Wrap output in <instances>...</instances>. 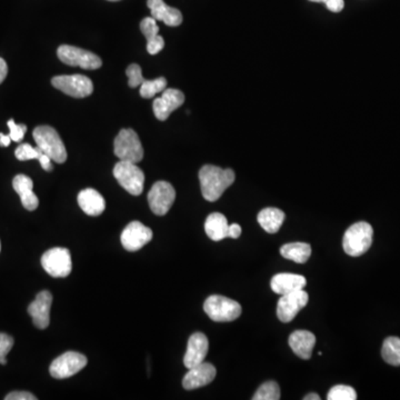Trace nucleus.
Segmentation results:
<instances>
[{
  "label": "nucleus",
  "instance_id": "15",
  "mask_svg": "<svg viewBox=\"0 0 400 400\" xmlns=\"http://www.w3.org/2000/svg\"><path fill=\"white\" fill-rule=\"evenodd\" d=\"M53 305V295L48 290L40 291L36 299L28 307V313L37 328L46 329L51 322V308Z\"/></svg>",
  "mask_w": 400,
  "mask_h": 400
},
{
  "label": "nucleus",
  "instance_id": "31",
  "mask_svg": "<svg viewBox=\"0 0 400 400\" xmlns=\"http://www.w3.org/2000/svg\"><path fill=\"white\" fill-rule=\"evenodd\" d=\"M42 154V150L40 147H33L29 144H21V145L18 146L17 149L15 151L16 158L20 162L38 159Z\"/></svg>",
  "mask_w": 400,
  "mask_h": 400
},
{
  "label": "nucleus",
  "instance_id": "12",
  "mask_svg": "<svg viewBox=\"0 0 400 400\" xmlns=\"http://www.w3.org/2000/svg\"><path fill=\"white\" fill-rule=\"evenodd\" d=\"M153 239V230L140 221H132L121 234V244L128 252H138Z\"/></svg>",
  "mask_w": 400,
  "mask_h": 400
},
{
  "label": "nucleus",
  "instance_id": "17",
  "mask_svg": "<svg viewBox=\"0 0 400 400\" xmlns=\"http://www.w3.org/2000/svg\"><path fill=\"white\" fill-rule=\"evenodd\" d=\"M208 349H209V342L204 333H196L191 335L188 340L187 351L184 357V365L186 368L189 369L204 363Z\"/></svg>",
  "mask_w": 400,
  "mask_h": 400
},
{
  "label": "nucleus",
  "instance_id": "2",
  "mask_svg": "<svg viewBox=\"0 0 400 400\" xmlns=\"http://www.w3.org/2000/svg\"><path fill=\"white\" fill-rule=\"evenodd\" d=\"M374 230L366 221H359L348 228L345 232L342 246L347 255L358 257L368 252L372 244Z\"/></svg>",
  "mask_w": 400,
  "mask_h": 400
},
{
  "label": "nucleus",
  "instance_id": "13",
  "mask_svg": "<svg viewBox=\"0 0 400 400\" xmlns=\"http://www.w3.org/2000/svg\"><path fill=\"white\" fill-rule=\"evenodd\" d=\"M308 300L309 296L304 289L291 294L283 295L277 305V316L280 322H290L294 320L297 313L306 307Z\"/></svg>",
  "mask_w": 400,
  "mask_h": 400
},
{
  "label": "nucleus",
  "instance_id": "34",
  "mask_svg": "<svg viewBox=\"0 0 400 400\" xmlns=\"http://www.w3.org/2000/svg\"><path fill=\"white\" fill-rule=\"evenodd\" d=\"M8 128L10 130L9 132V136L12 138V141L15 143H20L21 140L24 139L25 137L26 132H27V126L24 125V123H15L14 119H10L8 121Z\"/></svg>",
  "mask_w": 400,
  "mask_h": 400
},
{
  "label": "nucleus",
  "instance_id": "21",
  "mask_svg": "<svg viewBox=\"0 0 400 400\" xmlns=\"http://www.w3.org/2000/svg\"><path fill=\"white\" fill-rule=\"evenodd\" d=\"M288 342L293 351L299 358L308 360L313 355V349L316 344V337L311 331H296L291 333Z\"/></svg>",
  "mask_w": 400,
  "mask_h": 400
},
{
  "label": "nucleus",
  "instance_id": "29",
  "mask_svg": "<svg viewBox=\"0 0 400 400\" xmlns=\"http://www.w3.org/2000/svg\"><path fill=\"white\" fill-rule=\"evenodd\" d=\"M280 388L276 381H267L258 388L252 400H279Z\"/></svg>",
  "mask_w": 400,
  "mask_h": 400
},
{
  "label": "nucleus",
  "instance_id": "10",
  "mask_svg": "<svg viewBox=\"0 0 400 400\" xmlns=\"http://www.w3.org/2000/svg\"><path fill=\"white\" fill-rule=\"evenodd\" d=\"M87 363V357L82 354L67 351L51 363L49 372L56 379H66L84 369Z\"/></svg>",
  "mask_w": 400,
  "mask_h": 400
},
{
  "label": "nucleus",
  "instance_id": "41",
  "mask_svg": "<svg viewBox=\"0 0 400 400\" xmlns=\"http://www.w3.org/2000/svg\"><path fill=\"white\" fill-rule=\"evenodd\" d=\"M305 400H320V397H319L318 394H308L307 396L304 397Z\"/></svg>",
  "mask_w": 400,
  "mask_h": 400
},
{
  "label": "nucleus",
  "instance_id": "42",
  "mask_svg": "<svg viewBox=\"0 0 400 400\" xmlns=\"http://www.w3.org/2000/svg\"><path fill=\"white\" fill-rule=\"evenodd\" d=\"M309 1H313V3H326L327 0H309Z\"/></svg>",
  "mask_w": 400,
  "mask_h": 400
},
{
  "label": "nucleus",
  "instance_id": "30",
  "mask_svg": "<svg viewBox=\"0 0 400 400\" xmlns=\"http://www.w3.org/2000/svg\"><path fill=\"white\" fill-rule=\"evenodd\" d=\"M328 400H356L357 392L353 387L337 385L329 390L327 396Z\"/></svg>",
  "mask_w": 400,
  "mask_h": 400
},
{
  "label": "nucleus",
  "instance_id": "7",
  "mask_svg": "<svg viewBox=\"0 0 400 400\" xmlns=\"http://www.w3.org/2000/svg\"><path fill=\"white\" fill-rule=\"evenodd\" d=\"M57 56L64 64L73 67H80L82 69H99L103 64L101 59L96 53L75 46H60L57 51Z\"/></svg>",
  "mask_w": 400,
  "mask_h": 400
},
{
  "label": "nucleus",
  "instance_id": "8",
  "mask_svg": "<svg viewBox=\"0 0 400 400\" xmlns=\"http://www.w3.org/2000/svg\"><path fill=\"white\" fill-rule=\"evenodd\" d=\"M42 265L53 278H64L71 272V255L67 248L56 247L46 252L42 257Z\"/></svg>",
  "mask_w": 400,
  "mask_h": 400
},
{
  "label": "nucleus",
  "instance_id": "3",
  "mask_svg": "<svg viewBox=\"0 0 400 400\" xmlns=\"http://www.w3.org/2000/svg\"><path fill=\"white\" fill-rule=\"evenodd\" d=\"M33 136L37 147H40L44 154L51 157L53 162L64 164L67 160V150L56 129L51 126H38L35 128Z\"/></svg>",
  "mask_w": 400,
  "mask_h": 400
},
{
  "label": "nucleus",
  "instance_id": "20",
  "mask_svg": "<svg viewBox=\"0 0 400 400\" xmlns=\"http://www.w3.org/2000/svg\"><path fill=\"white\" fill-rule=\"evenodd\" d=\"M12 187L15 191L20 196V200L23 204L24 207L29 211L36 210L40 205L38 197L35 195L33 191L34 188V182L26 175H17L12 180Z\"/></svg>",
  "mask_w": 400,
  "mask_h": 400
},
{
  "label": "nucleus",
  "instance_id": "4",
  "mask_svg": "<svg viewBox=\"0 0 400 400\" xmlns=\"http://www.w3.org/2000/svg\"><path fill=\"white\" fill-rule=\"evenodd\" d=\"M204 311L214 322H234L241 315V306L236 300L214 295L205 302Z\"/></svg>",
  "mask_w": 400,
  "mask_h": 400
},
{
  "label": "nucleus",
  "instance_id": "25",
  "mask_svg": "<svg viewBox=\"0 0 400 400\" xmlns=\"http://www.w3.org/2000/svg\"><path fill=\"white\" fill-rule=\"evenodd\" d=\"M285 218V213L278 208H265L257 216L258 223L268 234L278 232L280 227L283 226Z\"/></svg>",
  "mask_w": 400,
  "mask_h": 400
},
{
  "label": "nucleus",
  "instance_id": "26",
  "mask_svg": "<svg viewBox=\"0 0 400 400\" xmlns=\"http://www.w3.org/2000/svg\"><path fill=\"white\" fill-rule=\"evenodd\" d=\"M280 254L286 259L297 263H305L311 255V245L306 243H291L280 248Z\"/></svg>",
  "mask_w": 400,
  "mask_h": 400
},
{
  "label": "nucleus",
  "instance_id": "40",
  "mask_svg": "<svg viewBox=\"0 0 400 400\" xmlns=\"http://www.w3.org/2000/svg\"><path fill=\"white\" fill-rule=\"evenodd\" d=\"M10 141H12V138H10L9 134L0 132V146H1V147H8V146L10 145Z\"/></svg>",
  "mask_w": 400,
  "mask_h": 400
},
{
  "label": "nucleus",
  "instance_id": "18",
  "mask_svg": "<svg viewBox=\"0 0 400 400\" xmlns=\"http://www.w3.org/2000/svg\"><path fill=\"white\" fill-rule=\"evenodd\" d=\"M147 6L150 9L151 17L157 21H163L169 27L182 25V15L180 10L166 5L164 0H147Z\"/></svg>",
  "mask_w": 400,
  "mask_h": 400
},
{
  "label": "nucleus",
  "instance_id": "37",
  "mask_svg": "<svg viewBox=\"0 0 400 400\" xmlns=\"http://www.w3.org/2000/svg\"><path fill=\"white\" fill-rule=\"evenodd\" d=\"M38 160H40V166H42V168L44 169V171H53V160H51V157L42 153L40 158H38Z\"/></svg>",
  "mask_w": 400,
  "mask_h": 400
},
{
  "label": "nucleus",
  "instance_id": "5",
  "mask_svg": "<svg viewBox=\"0 0 400 400\" xmlns=\"http://www.w3.org/2000/svg\"><path fill=\"white\" fill-rule=\"evenodd\" d=\"M114 153L121 160L140 163L144 158L143 145L134 129H121L114 141Z\"/></svg>",
  "mask_w": 400,
  "mask_h": 400
},
{
  "label": "nucleus",
  "instance_id": "44",
  "mask_svg": "<svg viewBox=\"0 0 400 400\" xmlns=\"http://www.w3.org/2000/svg\"><path fill=\"white\" fill-rule=\"evenodd\" d=\"M0 250H1V246H0Z\"/></svg>",
  "mask_w": 400,
  "mask_h": 400
},
{
  "label": "nucleus",
  "instance_id": "23",
  "mask_svg": "<svg viewBox=\"0 0 400 400\" xmlns=\"http://www.w3.org/2000/svg\"><path fill=\"white\" fill-rule=\"evenodd\" d=\"M78 205L85 214L93 217L101 215L106 208L104 197L93 188H87L79 193Z\"/></svg>",
  "mask_w": 400,
  "mask_h": 400
},
{
  "label": "nucleus",
  "instance_id": "43",
  "mask_svg": "<svg viewBox=\"0 0 400 400\" xmlns=\"http://www.w3.org/2000/svg\"><path fill=\"white\" fill-rule=\"evenodd\" d=\"M110 1H119V0H110Z\"/></svg>",
  "mask_w": 400,
  "mask_h": 400
},
{
  "label": "nucleus",
  "instance_id": "19",
  "mask_svg": "<svg viewBox=\"0 0 400 400\" xmlns=\"http://www.w3.org/2000/svg\"><path fill=\"white\" fill-rule=\"evenodd\" d=\"M306 284H307L306 278L302 275L284 272V274L275 275L270 281V287L276 294L283 296V295L302 290L305 288Z\"/></svg>",
  "mask_w": 400,
  "mask_h": 400
},
{
  "label": "nucleus",
  "instance_id": "36",
  "mask_svg": "<svg viewBox=\"0 0 400 400\" xmlns=\"http://www.w3.org/2000/svg\"><path fill=\"white\" fill-rule=\"evenodd\" d=\"M326 6L333 12H340L345 7L344 0H327Z\"/></svg>",
  "mask_w": 400,
  "mask_h": 400
},
{
  "label": "nucleus",
  "instance_id": "16",
  "mask_svg": "<svg viewBox=\"0 0 400 400\" xmlns=\"http://www.w3.org/2000/svg\"><path fill=\"white\" fill-rule=\"evenodd\" d=\"M216 374L217 372L215 366L204 361L202 364L189 368V372L186 374L182 381V386L187 390L207 386L215 379Z\"/></svg>",
  "mask_w": 400,
  "mask_h": 400
},
{
  "label": "nucleus",
  "instance_id": "32",
  "mask_svg": "<svg viewBox=\"0 0 400 400\" xmlns=\"http://www.w3.org/2000/svg\"><path fill=\"white\" fill-rule=\"evenodd\" d=\"M126 75L128 77V85L130 88L138 87L146 80L144 78L143 70L137 64H129L126 69Z\"/></svg>",
  "mask_w": 400,
  "mask_h": 400
},
{
  "label": "nucleus",
  "instance_id": "22",
  "mask_svg": "<svg viewBox=\"0 0 400 400\" xmlns=\"http://www.w3.org/2000/svg\"><path fill=\"white\" fill-rule=\"evenodd\" d=\"M140 31L147 40V51L150 55H157L163 51L165 40L159 36V27L157 25V20L153 17H146L140 23Z\"/></svg>",
  "mask_w": 400,
  "mask_h": 400
},
{
  "label": "nucleus",
  "instance_id": "1",
  "mask_svg": "<svg viewBox=\"0 0 400 400\" xmlns=\"http://www.w3.org/2000/svg\"><path fill=\"white\" fill-rule=\"evenodd\" d=\"M199 182L202 197L208 202H216L223 196L227 188L234 184L235 173L232 169L206 165L199 171Z\"/></svg>",
  "mask_w": 400,
  "mask_h": 400
},
{
  "label": "nucleus",
  "instance_id": "38",
  "mask_svg": "<svg viewBox=\"0 0 400 400\" xmlns=\"http://www.w3.org/2000/svg\"><path fill=\"white\" fill-rule=\"evenodd\" d=\"M241 227L238 224L229 225V229H228V238H232V239H237V238L241 237Z\"/></svg>",
  "mask_w": 400,
  "mask_h": 400
},
{
  "label": "nucleus",
  "instance_id": "6",
  "mask_svg": "<svg viewBox=\"0 0 400 400\" xmlns=\"http://www.w3.org/2000/svg\"><path fill=\"white\" fill-rule=\"evenodd\" d=\"M114 176L119 182V185L129 193H132L134 196H139L140 193H143L145 175L136 164L121 160L119 163L116 164Z\"/></svg>",
  "mask_w": 400,
  "mask_h": 400
},
{
  "label": "nucleus",
  "instance_id": "39",
  "mask_svg": "<svg viewBox=\"0 0 400 400\" xmlns=\"http://www.w3.org/2000/svg\"><path fill=\"white\" fill-rule=\"evenodd\" d=\"M7 73H8V66L3 58H0V84L6 79Z\"/></svg>",
  "mask_w": 400,
  "mask_h": 400
},
{
  "label": "nucleus",
  "instance_id": "28",
  "mask_svg": "<svg viewBox=\"0 0 400 400\" xmlns=\"http://www.w3.org/2000/svg\"><path fill=\"white\" fill-rule=\"evenodd\" d=\"M166 87H167V79L165 77L145 80L140 85V96L145 99L153 98L156 94L163 93Z\"/></svg>",
  "mask_w": 400,
  "mask_h": 400
},
{
  "label": "nucleus",
  "instance_id": "11",
  "mask_svg": "<svg viewBox=\"0 0 400 400\" xmlns=\"http://www.w3.org/2000/svg\"><path fill=\"white\" fill-rule=\"evenodd\" d=\"M176 199L174 187L167 182H157L148 193V204L151 211L157 216L168 213Z\"/></svg>",
  "mask_w": 400,
  "mask_h": 400
},
{
  "label": "nucleus",
  "instance_id": "35",
  "mask_svg": "<svg viewBox=\"0 0 400 400\" xmlns=\"http://www.w3.org/2000/svg\"><path fill=\"white\" fill-rule=\"evenodd\" d=\"M6 400H36V396L27 392H14L7 394Z\"/></svg>",
  "mask_w": 400,
  "mask_h": 400
},
{
  "label": "nucleus",
  "instance_id": "9",
  "mask_svg": "<svg viewBox=\"0 0 400 400\" xmlns=\"http://www.w3.org/2000/svg\"><path fill=\"white\" fill-rule=\"evenodd\" d=\"M53 87L73 98H85L94 92L93 82L82 75L57 76L51 79Z\"/></svg>",
  "mask_w": 400,
  "mask_h": 400
},
{
  "label": "nucleus",
  "instance_id": "14",
  "mask_svg": "<svg viewBox=\"0 0 400 400\" xmlns=\"http://www.w3.org/2000/svg\"><path fill=\"white\" fill-rule=\"evenodd\" d=\"M185 103V95L178 89L168 88L164 90L159 98H156L153 104L155 116L160 121L168 119L171 112H175Z\"/></svg>",
  "mask_w": 400,
  "mask_h": 400
},
{
  "label": "nucleus",
  "instance_id": "33",
  "mask_svg": "<svg viewBox=\"0 0 400 400\" xmlns=\"http://www.w3.org/2000/svg\"><path fill=\"white\" fill-rule=\"evenodd\" d=\"M14 346V339L7 333H0V365L7 364V355Z\"/></svg>",
  "mask_w": 400,
  "mask_h": 400
},
{
  "label": "nucleus",
  "instance_id": "27",
  "mask_svg": "<svg viewBox=\"0 0 400 400\" xmlns=\"http://www.w3.org/2000/svg\"><path fill=\"white\" fill-rule=\"evenodd\" d=\"M381 356L387 364L400 366V338L388 337L385 339L381 348Z\"/></svg>",
  "mask_w": 400,
  "mask_h": 400
},
{
  "label": "nucleus",
  "instance_id": "24",
  "mask_svg": "<svg viewBox=\"0 0 400 400\" xmlns=\"http://www.w3.org/2000/svg\"><path fill=\"white\" fill-rule=\"evenodd\" d=\"M229 225L226 217L220 213L210 214L205 223V232L214 241H220L228 238Z\"/></svg>",
  "mask_w": 400,
  "mask_h": 400
}]
</instances>
